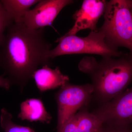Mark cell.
Returning a JSON list of instances; mask_svg holds the SVG:
<instances>
[{
	"mask_svg": "<svg viewBox=\"0 0 132 132\" xmlns=\"http://www.w3.org/2000/svg\"><path fill=\"white\" fill-rule=\"evenodd\" d=\"M3 5L14 23L22 22L25 14L39 0H1Z\"/></svg>",
	"mask_w": 132,
	"mask_h": 132,
	"instance_id": "11",
	"label": "cell"
},
{
	"mask_svg": "<svg viewBox=\"0 0 132 132\" xmlns=\"http://www.w3.org/2000/svg\"><path fill=\"white\" fill-rule=\"evenodd\" d=\"M4 76V75L0 76V87L7 90H9L12 86V83L8 79L5 78Z\"/></svg>",
	"mask_w": 132,
	"mask_h": 132,
	"instance_id": "17",
	"label": "cell"
},
{
	"mask_svg": "<svg viewBox=\"0 0 132 132\" xmlns=\"http://www.w3.org/2000/svg\"><path fill=\"white\" fill-rule=\"evenodd\" d=\"M93 92L91 84L78 85L68 82L60 87L55 95L58 109L57 129L88 104Z\"/></svg>",
	"mask_w": 132,
	"mask_h": 132,
	"instance_id": "5",
	"label": "cell"
},
{
	"mask_svg": "<svg viewBox=\"0 0 132 132\" xmlns=\"http://www.w3.org/2000/svg\"><path fill=\"white\" fill-rule=\"evenodd\" d=\"M103 125L131 127L132 125V86L92 112Z\"/></svg>",
	"mask_w": 132,
	"mask_h": 132,
	"instance_id": "6",
	"label": "cell"
},
{
	"mask_svg": "<svg viewBox=\"0 0 132 132\" xmlns=\"http://www.w3.org/2000/svg\"><path fill=\"white\" fill-rule=\"evenodd\" d=\"M107 1L104 0H85L79 9L76 11L73 18L75 20L73 27L65 36L76 35L86 29L97 30V23L105 13Z\"/></svg>",
	"mask_w": 132,
	"mask_h": 132,
	"instance_id": "8",
	"label": "cell"
},
{
	"mask_svg": "<svg viewBox=\"0 0 132 132\" xmlns=\"http://www.w3.org/2000/svg\"><path fill=\"white\" fill-rule=\"evenodd\" d=\"M20 109L18 118L21 120L31 122L39 121L47 124L52 120V116L46 110L40 99H27L21 104Z\"/></svg>",
	"mask_w": 132,
	"mask_h": 132,
	"instance_id": "10",
	"label": "cell"
},
{
	"mask_svg": "<svg viewBox=\"0 0 132 132\" xmlns=\"http://www.w3.org/2000/svg\"><path fill=\"white\" fill-rule=\"evenodd\" d=\"M14 21L0 1V46L3 40L6 30Z\"/></svg>",
	"mask_w": 132,
	"mask_h": 132,
	"instance_id": "14",
	"label": "cell"
},
{
	"mask_svg": "<svg viewBox=\"0 0 132 132\" xmlns=\"http://www.w3.org/2000/svg\"><path fill=\"white\" fill-rule=\"evenodd\" d=\"M44 28L32 30L23 22L14 23L6 30L0 46V69L21 91L39 66H49L52 45L45 38Z\"/></svg>",
	"mask_w": 132,
	"mask_h": 132,
	"instance_id": "1",
	"label": "cell"
},
{
	"mask_svg": "<svg viewBox=\"0 0 132 132\" xmlns=\"http://www.w3.org/2000/svg\"><path fill=\"white\" fill-rule=\"evenodd\" d=\"M104 17L99 29L107 44L114 49L123 47L132 52V14L128 0L107 2Z\"/></svg>",
	"mask_w": 132,
	"mask_h": 132,
	"instance_id": "3",
	"label": "cell"
},
{
	"mask_svg": "<svg viewBox=\"0 0 132 132\" xmlns=\"http://www.w3.org/2000/svg\"><path fill=\"white\" fill-rule=\"evenodd\" d=\"M79 70L90 76L93 88L92 98L100 105L111 101L125 91L132 81V52L118 57L92 56L82 58Z\"/></svg>",
	"mask_w": 132,
	"mask_h": 132,
	"instance_id": "2",
	"label": "cell"
},
{
	"mask_svg": "<svg viewBox=\"0 0 132 132\" xmlns=\"http://www.w3.org/2000/svg\"><path fill=\"white\" fill-rule=\"evenodd\" d=\"M0 124L4 132H36L30 128L15 124L12 114L5 108L1 110Z\"/></svg>",
	"mask_w": 132,
	"mask_h": 132,
	"instance_id": "13",
	"label": "cell"
},
{
	"mask_svg": "<svg viewBox=\"0 0 132 132\" xmlns=\"http://www.w3.org/2000/svg\"><path fill=\"white\" fill-rule=\"evenodd\" d=\"M84 106L77 113L78 132H101L102 122Z\"/></svg>",
	"mask_w": 132,
	"mask_h": 132,
	"instance_id": "12",
	"label": "cell"
},
{
	"mask_svg": "<svg viewBox=\"0 0 132 132\" xmlns=\"http://www.w3.org/2000/svg\"><path fill=\"white\" fill-rule=\"evenodd\" d=\"M128 1H129L130 6L132 8V0H128Z\"/></svg>",
	"mask_w": 132,
	"mask_h": 132,
	"instance_id": "18",
	"label": "cell"
},
{
	"mask_svg": "<svg viewBox=\"0 0 132 132\" xmlns=\"http://www.w3.org/2000/svg\"><path fill=\"white\" fill-rule=\"evenodd\" d=\"M103 132H132L130 127H116L103 125Z\"/></svg>",
	"mask_w": 132,
	"mask_h": 132,
	"instance_id": "16",
	"label": "cell"
},
{
	"mask_svg": "<svg viewBox=\"0 0 132 132\" xmlns=\"http://www.w3.org/2000/svg\"><path fill=\"white\" fill-rule=\"evenodd\" d=\"M128 2H129V1H128ZM130 7H131V6H130ZM131 12H132V8L131 7Z\"/></svg>",
	"mask_w": 132,
	"mask_h": 132,
	"instance_id": "19",
	"label": "cell"
},
{
	"mask_svg": "<svg viewBox=\"0 0 132 132\" xmlns=\"http://www.w3.org/2000/svg\"><path fill=\"white\" fill-rule=\"evenodd\" d=\"M101 132H103V131H102H102Z\"/></svg>",
	"mask_w": 132,
	"mask_h": 132,
	"instance_id": "20",
	"label": "cell"
},
{
	"mask_svg": "<svg viewBox=\"0 0 132 132\" xmlns=\"http://www.w3.org/2000/svg\"><path fill=\"white\" fill-rule=\"evenodd\" d=\"M32 79L41 93L61 87L69 80L68 76L63 74L59 67L52 69L47 65L37 69L33 75Z\"/></svg>",
	"mask_w": 132,
	"mask_h": 132,
	"instance_id": "9",
	"label": "cell"
},
{
	"mask_svg": "<svg viewBox=\"0 0 132 132\" xmlns=\"http://www.w3.org/2000/svg\"><path fill=\"white\" fill-rule=\"evenodd\" d=\"M73 2L72 0L40 1L34 8L26 13L22 22L32 30L44 28L52 25L62 9Z\"/></svg>",
	"mask_w": 132,
	"mask_h": 132,
	"instance_id": "7",
	"label": "cell"
},
{
	"mask_svg": "<svg viewBox=\"0 0 132 132\" xmlns=\"http://www.w3.org/2000/svg\"><path fill=\"white\" fill-rule=\"evenodd\" d=\"M55 42L59 44L49 52L51 60L65 55L87 54L99 55L102 57H118L125 53L109 46L105 41L104 33L99 29L91 31L86 37L64 35Z\"/></svg>",
	"mask_w": 132,
	"mask_h": 132,
	"instance_id": "4",
	"label": "cell"
},
{
	"mask_svg": "<svg viewBox=\"0 0 132 132\" xmlns=\"http://www.w3.org/2000/svg\"><path fill=\"white\" fill-rule=\"evenodd\" d=\"M57 130V132H78L77 113Z\"/></svg>",
	"mask_w": 132,
	"mask_h": 132,
	"instance_id": "15",
	"label": "cell"
}]
</instances>
